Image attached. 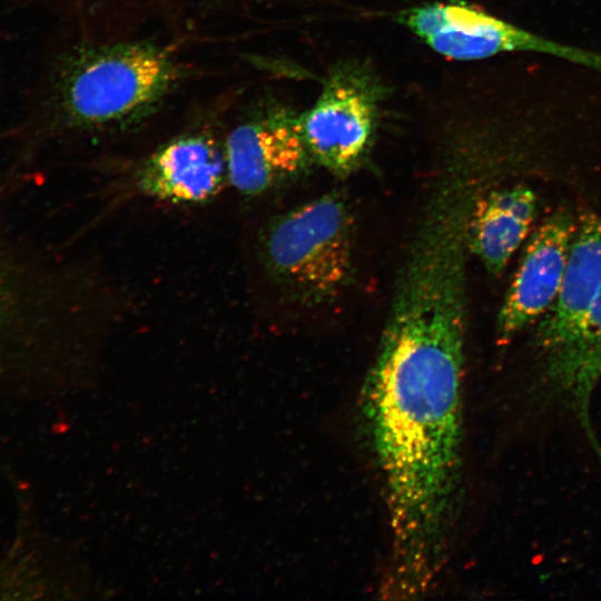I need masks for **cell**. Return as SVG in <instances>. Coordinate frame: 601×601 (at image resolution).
Wrapping results in <instances>:
<instances>
[{"label":"cell","instance_id":"3","mask_svg":"<svg viewBox=\"0 0 601 601\" xmlns=\"http://www.w3.org/2000/svg\"><path fill=\"white\" fill-rule=\"evenodd\" d=\"M264 274L290 297L323 302L347 283L353 218L346 200L328 193L274 217L258 236Z\"/></svg>","mask_w":601,"mask_h":601},{"label":"cell","instance_id":"10","mask_svg":"<svg viewBox=\"0 0 601 601\" xmlns=\"http://www.w3.org/2000/svg\"><path fill=\"white\" fill-rule=\"evenodd\" d=\"M600 289L601 218L584 211L577 218L556 298L535 328L534 363L552 355L578 334Z\"/></svg>","mask_w":601,"mask_h":601},{"label":"cell","instance_id":"8","mask_svg":"<svg viewBox=\"0 0 601 601\" xmlns=\"http://www.w3.org/2000/svg\"><path fill=\"white\" fill-rule=\"evenodd\" d=\"M132 184L152 200L183 206L208 204L228 186L224 139L209 129H188L142 159Z\"/></svg>","mask_w":601,"mask_h":601},{"label":"cell","instance_id":"9","mask_svg":"<svg viewBox=\"0 0 601 601\" xmlns=\"http://www.w3.org/2000/svg\"><path fill=\"white\" fill-rule=\"evenodd\" d=\"M577 218L560 209L546 218L531 236L521 263L504 296L496 319L502 344L538 323L559 293Z\"/></svg>","mask_w":601,"mask_h":601},{"label":"cell","instance_id":"6","mask_svg":"<svg viewBox=\"0 0 601 601\" xmlns=\"http://www.w3.org/2000/svg\"><path fill=\"white\" fill-rule=\"evenodd\" d=\"M601 381V289L580 331L552 355L533 363L523 393L530 425L548 417L573 420L601 462L591 403Z\"/></svg>","mask_w":601,"mask_h":601},{"label":"cell","instance_id":"1","mask_svg":"<svg viewBox=\"0 0 601 601\" xmlns=\"http://www.w3.org/2000/svg\"><path fill=\"white\" fill-rule=\"evenodd\" d=\"M465 286L440 267L403 272L364 386L391 529L388 598L426 591L449 541L462 470Z\"/></svg>","mask_w":601,"mask_h":601},{"label":"cell","instance_id":"5","mask_svg":"<svg viewBox=\"0 0 601 601\" xmlns=\"http://www.w3.org/2000/svg\"><path fill=\"white\" fill-rule=\"evenodd\" d=\"M398 21L449 59L469 61L506 52H535L601 72V52L550 40L466 3L413 7L400 13Z\"/></svg>","mask_w":601,"mask_h":601},{"label":"cell","instance_id":"2","mask_svg":"<svg viewBox=\"0 0 601 601\" xmlns=\"http://www.w3.org/2000/svg\"><path fill=\"white\" fill-rule=\"evenodd\" d=\"M184 77L183 63L165 45L71 31L43 61L18 130L40 139L131 129L150 118Z\"/></svg>","mask_w":601,"mask_h":601},{"label":"cell","instance_id":"11","mask_svg":"<svg viewBox=\"0 0 601 601\" xmlns=\"http://www.w3.org/2000/svg\"><path fill=\"white\" fill-rule=\"evenodd\" d=\"M538 197L528 185L480 194L469 219L467 246L492 275L504 270L530 233Z\"/></svg>","mask_w":601,"mask_h":601},{"label":"cell","instance_id":"12","mask_svg":"<svg viewBox=\"0 0 601 601\" xmlns=\"http://www.w3.org/2000/svg\"><path fill=\"white\" fill-rule=\"evenodd\" d=\"M474 128H475V127H474ZM477 129H479V128H477ZM480 130H481V129H480ZM482 131H483V130H482ZM483 132H484V131H483ZM485 134H486V132H485ZM486 135H487V134H486ZM489 136H490V135H489ZM490 137H491V136H490ZM491 138H492V137H491ZM496 144H497V142H496ZM497 145H499V144H497ZM499 146H500V145H499ZM500 148H501V147H500ZM501 151H502V149H501ZM503 155H504V154H503Z\"/></svg>","mask_w":601,"mask_h":601},{"label":"cell","instance_id":"7","mask_svg":"<svg viewBox=\"0 0 601 601\" xmlns=\"http://www.w3.org/2000/svg\"><path fill=\"white\" fill-rule=\"evenodd\" d=\"M228 186L245 198L260 197L299 174L311 159L299 114L277 102L249 111L226 135Z\"/></svg>","mask_w":601,"mask_h":601},{"label":"cell","instance_id":"4","mask_svg":"<svg viewBox=\"0 0 601 601\" xmlns=\"http://www.w3.org/2000/svg\"><path fill=\"white\" fill-rule=\"evenodd\" d=\"M383 93L370 67L354 60L336 63L314 105L299 114L311 159L337 176L358 167L372 145Z\"/></svg>","mask_w":601,"mask_h":601}]
</instances>
